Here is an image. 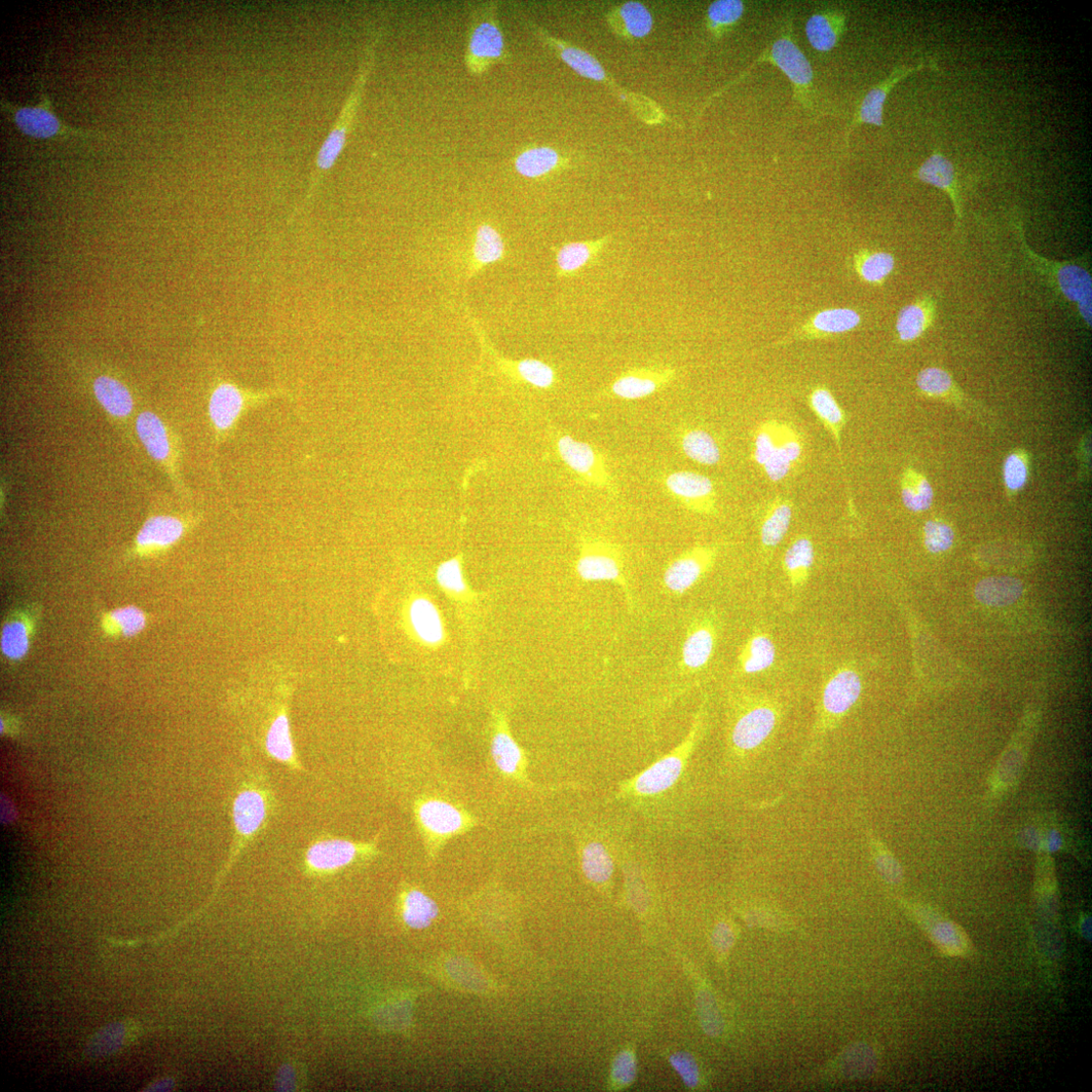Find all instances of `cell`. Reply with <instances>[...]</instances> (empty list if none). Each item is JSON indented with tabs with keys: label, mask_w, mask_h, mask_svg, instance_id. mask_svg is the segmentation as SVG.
<instances>
[{
	"label": "cell",
	"mask_w": 1092,
	"mask_h": 1092,
	"mask_svg": "<svg viewBox=\"0 0 1092 1092\" xmlns=\"http://www.w3.org/2000/svg\"><path fill=\"white\" fill-rule=\"evenodd\" d=\"M381 37V30H375L371 32L369 40L363 50L353 91L344 106L341 116H339L334 128L319 150L316 158V167L310 181L308 194L303 203L292 213L291 219L305 211V208L308 207L311 200L314 198L320 181H322L324 175L335 165L339 157H341L344 152L369 74L374 65L376 47H378Z\"/></svg>",
	"instance_id": "6da1fadb"
},
{
	"label": "cell",
	"mask_w": 1092,
	"mask_h": 1092,
	"mask_svg": "<svg viewBox=\"0 0 1092 1092\" xmlns=\"http://www.w3.org/2000/svg\"><path fill=\"white\" fill-rule=\"evenodd\" d=\"M862 693L859 674L852 668L842 667L825 683L810 741L797 771L802 774L815 754L827 734L835 730L855 706Z\"/></svg>",
	"instance_id": "7a4b0ae2"
},
{
	"label": "cell",
	"mask_w": 1092,
	"mask_h": 1092,
	"mask_svg": "<svg viewBox=\"0 0 1092 1092\" xmlns=\"http://www.w3.org/2000/svg\"><path fill=\"white\" fill-rule=\"evenodd\" d=\"M509 59L496 3L475 7L470 18L465 64L473 77H481Z\"/></svg>",
	"instance_id": "3957f363"
},
{
	"label": "cell",
	"mask_w": 1092,
	"mask_h": 1092,
	"mask_svg": "<svg viewBox=\"0 0 1092 1092\" xmlns=\"http://www.w3.org/2000/svg\"><path fill=\"white\" fill-rule=\"evenodd\" d=\"M781 717L779 706L766 698H746L734 712L729 742L735 755L744 758L759 750L774 734Z\"/></svg>",
	"instance_id": "277c9868"
},
{
	"label": "cell",
	"mask_w": 1092,
	"mask_h": 1092,
	"mask_svg": "<svg viewBox=\"0 0 1092 1092\" xmlns=\"http://www.w3.org/2000/svg\"><path fill=\"white\" fill-rule=\"evenodd\" d=\"M1012 225L1018 232L1026 257L1038 271L1047 276L1049 281L1069 303L1076 306L1086 326L1091 328L1092 282L1090 274L1075 263L1052 261L1038 255L1026 242L1021 219L1013 215Z\"/></svg>",
	"instance_id": "5b68a950"
},
{
	"label": "cell",
	"mask_w": 1092,
	"mask_h": 1092,
	"mask_svg": "<svg viewBox=\"0 0 1092 1092\" xmlns=\"http://www.w3.org/2000/svg\"><path fill=\"white\" fill-rule=\"evenodd\" d=\"M803 453L802 437L789 424L771 420L756 432L754 459L771 482L783 481L801 461Z\"/></svg>",
	"instance_id": "8992f818"
},
{
	"label": "cell",
	"mask_w": 1092,
	"mask_h": 1092,
	"mask_svg": "<svg viewBox=\"0 0 1092 1092\" xmlns=\"http://www.w3.org/2000/svg\"><path fill=\"white\" fill-rule=\"evenodd\" d=\"M793 19L787 20L780 31V36L752 63L740 79H743L758 63L770 62L785 73L793 84L795 98L804 107L812 109L814 74L808 59L793 40Z\"/></svg>",
	"instance_id": "52a82bcc"
},
{
	"label": "cell",
	"mask_w": 1092,
	"mask_h": 1092,
	"mask_svg": "<svg viewBox=\"0 0 1092 1092\" xmlns=\"http://www.w3.org/2000/svg\"><path fill=\"white\" fill-rule=\"evenodd\" d=\"M705 717L704 703L696 714L693 726L684 741L671 751L669 755L633 778L630 784L624 788L625 793L631 791L633 795L639 797H652L671 788L682 775L686 763L702 736Z\"/></svg>",
	"instance_id": "ba28073f"
},
{
	"label": "cell",
	"mask_w": 1092,
	"mask_h": 1092,
	"mask_svg": "<svg viewBox=\"0 0 1092 1092\" xmlns=\"http://www.w3.org/2000/svg\"><path fill=\"white\" fill-rule=\"evenodd\" d=\"M578 576L586 582L609 581L616 583L632 605V596L625 573V555L622 546L598 537H583L576 563Z\"/></svg>",
	"instance_id": "9c48e42d"
},
{
	"label": "cell",
	"mask_w": 1092,
	"mask_h": 1092,
	"mask_svg": "<svg viewBox=\"0 0 1092 1092\" xmlns=\"http://www.w3.org/2000/svg\"><path fill=\"white\" fill-rule=\"evenodd\" d=\"M40 102L35 105H15L2 100V108L12 122L24 135L37 139L77 137L82 139L101 138L97 132L69 127L55 114L51 100L42 85Z\"/></svg>",
	"instance_id": "30bf717a"
},
{
	"label": "cell",
	"mask_w": 1092,
	"mask_h": 1092,
	"mask_svg": "<svg viewBox=\"0 0 1092 1092\" xmlns=\"http://www.w3.org/2000/svg\"><path fill=\"white\" fill-rule=\"evenodd\" d=\"M280 394V391L245 390L232 383L219 385L209 402V416L216 432L220 436L227 435L246 412Z\"/></svg>",
	"instance_id": "8fae6325"
},
{
	"label": "cell",
	"mask_w": 1092,
	"mask_h": 1092,
	"mask_svg": "<svg viewBox=\"0 0 1092 1092\" xmlns=\"http://www.w3.org/2000/svg\"><path fill=\"white\" fill-rule=\"evenodd\" d=\"M556 446L563 463L585 483L616 494V483L608 467L606 456L598 448L570 435L559 437Z\"/></svg>",
	"instance_id": "7c38bea8"
},
{
	"label": "cell",
	"mask_w": 1092,
	"mask_h": 1092,
	"mask_svg": "<svg viewBox=\"0 0 1092 1092\" xmlns=\"http://www.w3.org/2000/svg\"><path fill=\"white\" fill-rule=\"evenodd\" d=\"M416 813L421 831L430 844L438 845L475 825L466 811L441 800H421L417 804Z\"/></svg>",
	"instance_id": "4fadbf2b"
},
{
	"label": "cell",
	"mask_w": 1092,
	"mask_h": 1092,
	"mask_svg": "<svg viewBox=\"0 0 1092 1092\" xmlns=\"http://www.w3.org/2000/svg\"><path fill=\"white\" fill-rule=\"evenodd\" d=\"M668 494L686 510L700 515L717 514V489L704 475L680 471L663 478Z\"/></svg>",
	"instance_id": "5bb4252c"
},
{
	"label": "cell",
	"mask_w": 1092,
	"mask_h": 1092,
	"mask_svg": "<svg viewBox=\"0 0 1092 1092\" xmlns=\"http://www.w3.org/2000/svg\"><path fill=\"white\" fill-rule=\"evenodd\" d=\"M719 551L717 546H697L674 558L664 573L666 590L674 596L685 594L711 571Z\"/></svg>",
	"instance_id": "9a60e30c"
},
{
	"label": "cell",
	"mask_w": 1092,
	"mask_h": 1092,
	"mask_svg": "<svg viewBox=\"0 0 1092 1092\" xmlns=\"http://www.w3.org/2000/svg\"><path fill=\"white\" fill-rule=\"evenodd\" d=\"M675 379L669 366L632 367L623 371L607 390L608 396L633 401L650 397Z\"/></svg>",
	"instance_id": "2e32d148"
},
{
	"label": "cell",
	"mask_w": 1092,
	"mask_h": 1092,
	"mask_svg": "<svg viewBox=\"0 0 1092 1092\" xmlns=\"http://www.w3.org/2000/svg\"><path fill=\"white\" fill-rule=\"evenodd\" d=\"M718 628L714 616L705 614L689 625L681 652V670L694 673L704 669L717 645Z\"/></svg>",
	"instance_id": "e0dca14e"
},
{
	"label": "cell",
	"mask_w": 1092,
	"mask_h": 1092,
	"mask_svg": "<svg viewBox=\"0 0 1092 1092\" xmlns=\"http://www.w3.org/2000/svg\"><path fill=\"white\" fill-rule=\"evenodd\" d=\"M914 176L947 194L953 205L957 228H960L963 218L962 196L958 174L953 162L941 154L937 148H934L931 155L915 172Z\"/></svg>",
	"instance_id": "ac0fdd59"
},
{
	"label": "cell",
	"mask_w": 1092,
	"mask_h": 1092,
	"mask_svg": "<svg viewBox=\"0 0 1092 1092\" xmlns=\"http://www.w3.org/2000/svg\"><path fill=\"white\" fill-rule=\"evenodd\" d=\"M406 620L414 639L425 647L441 646L445 639V627L438 608L424 596L410 601L406 610Z\"/></svg>",
	"instance_id": "d6986e66"
},
{
	"label": "cell",
	"mask_w": 1092,
	"mask_h": 1092,
	"mask_svg": "<svg viewBox=\"0 0 1092 1092\" xmlns=\"http://www.w3.org/2000/svg\"><path fill=\"white\" fill-rule=\"evenodd\" d=\"M926 67L933 68L934 65L921 63L914 67L901 66L895 68L886 80L866 95L850 125L846 141H848V137L859 125L869 124L880 128L883 127L884 103L892 89L903 79L909 77L910 74Z\"/></svg>",
	"instance_id": "ffe728a7"
},
{
	"label": "cell",
	"mask_w": 1092,
	"mask_h": 1092,
	"mask_svg": "<svg viewBox=\"0 0 1092 1092\" xmlns=\"http://www.w3.org/2000/svg\"><path fill=\"white\" fill-rule=\"evenodd\" d=\"M371 846L345 840L322 841L308 850L306 861L316 872H332L346 867L361 853L370 852Z\"/></svg>",
	"instance_id": "44dd1931"
},
{
	"label": "cell",
	"mask_w": 1092,
	"mask_h": 1092,
	"mask_svg": "<svg viewBox=\"0 0 1092 1092\" xmlns=\"http://www.w3.org/2000/svg\"><path fill=\"white\" fill-rule=\"evenodd\" d=\"M606 236L594 241L569 242L555 251V275L558 280L577 276L582 270L596 265L610 243Z\"/></svg>",
	"instance_id": "7402d4cb"
},
{
	"label": "cell",
	"mask_w": 1092,
	"mask_h": 1092,
	"mask_svg": "<svg viewBox=\"0 0 1092 1092\" xmlns=\"http://www.w3.org/2000/svg\"><path fill=\"white\" fill-rule=\"evenodd\" d=\"M505 255L504 239L494 225L487 223L479 225L474 235L466 280H472L486 267L502 261Z\"/></svg>",
	"instance_id": "603a6c76"
},
{
	"label": "cell",
	"mask_w": 1092,
	"mask_h": 1092,
	"mask_svg": "<svg viewBox=\"0 0 1092 1092\" xmlns=\"http://www.w3.org/2000/svg\"><path fill=\"white\" fill-rule=\"evenodd\" d=\"M185 533L183 521L172 516H157L148 519L136 539L137 549L152 552L165 549L176 544Z\"/></svg>",
	"instance_id": "cb8c5ba5"
},
{
	"label": "cell",
	"mask_w": 1092,
	"mask_h": 1092,
	"mask_svg": "<svg viewBox=\"0 0 1092 1092\" xmlns=\"http://www.w3.org/2000/svg\"><path fill=\"white\" fill-rule=\"evenodd\" d=\"M846 28V16L837 10L813 14L807 21L805 32L811 47L818 52H830L839 43Z\"/></svg>",
	"instance_id": "d4e9b609"
},
{
	"label": "cell",
	"mask_w": 1092,
	"mask_h": 1092,
	"mask_svg": "<svg viewBox=\"0 0 1092 1092\" xmlns=\"http://www.w3.org/2000/svg\"><path fill=\"white\" fill-rule=\"evenodd\" d=\"M935 307V300L927 295L902 308L896 322L900 341L903 343L917 341L932 324Z\"/></svg>",
	"instance_id": "484cf974"
},
{
	"label": "cell",
	"mask_w": 1092,
	"mask_h": 1092,
	"mask_svg": "<svg viewBox=\"0 0 1092 1092\" xmlns=\"http://www.w3.org/2000/svg\"><path fill=\"white\" fill-rule=\"evenodd\" d=\"M491 751L494 763L502 774L513 779L525 780L524 752L503 722L492 738Z\"/></svg>",
	"instance_id": "4316f807"
},
{
	"label": "cell",
	"mask_w": 1092,
	"mask_h": 1092,
	"mask_svg": "<svg viewBox=\"0 0 1092 1092\" xmlns=\"http://www.w3.org/2000/svg\"><path fill=\"white\" fill-rule=\"evenodd\" d=\"M265 798L253 789L242 791L233 805V818L236 830L243 837L254 836L267 817Z\"/></svg>",
	"instance_id": "83f0119b"
},
{
	"label": "cell",
	"mask_w": 1092,
	"mask_h": 1092,
	"mask_svg": "<svg viewBox=\"0 0 1092 1092\" xmlns=\"http://www.w3.org/2000/svg\"><path fill=\"white\" fill-rule=\"evenodd\" d=\"M677 439L682 453L694 463L711 467L722 461V449L718 440L704 429H684Z\"/></svg>",
	"instance_id": "f1b7e54d"
},
{
	"label": "cell",
	"mask_w": 1092,
	"mask_h": 1092,
	"mask_svg": "<svg viewBox=\"0 0 1092 1092\" xmlns=\"http://www.w3.org/2000/svg\"><path fill=\"white\" fill-rule=\"evenodd\" d=\"M809 404L817 418L834 437L839 450L840 460L843 462L841 457V438L842 431L847 421L844 410L833 394L824 388H817L811 392L809 395Z\"/></svg>",
	"instance_id": "f546056e"
},
{
	"label": "cell",
	"mask_w": 1092,
	"mask_h": 1092,
	"mask_svg": "<svg viewBox=\"0 0 1092 1092\" xmlns=\"http://www.w3.org/2000/svg\"><path fill=\"white\" fill-rule=\"evenodd\" d=\"M776 659V647L773 639L766 633L752 634L739 657V672L743 674H754L771 668Z\"/></svg>",
	"instance_id": "4dcf8cb0"
},
{
	"label": "cell",
	"mask_w": 1092,
	"mask_h": 1092,
	"mask_svg": "<svg viewBox=\"0 0 1092 1092\" xmlns=\"http://www.w3.org/2000/svg\"><path fill=\"white\" fill-rule=\"evenodd\" d=\"M814 563V546L806 537H801L785 552L783 564L788 580L795 590L802 589L809 578Z\"/></svg>",
	"instance_id": "1f68e13d"
},
{
	"label": "cell",
	"mask_w": 1092,
	"mask_h": 1092,
	"mask_svg": "<svg viewBox=\"0 0 1092 1092\" xmlns=\"http://www.w3.org/2000/svg\"><path fill=\"white\" fill-rule=\"evenodd\" d=\"M539 35L546 41L547 45L554 48L560 59L577 72L581 77L602 82L607 78V73L604 67L592 55L576 47H570L554 39L548 33H545L539 30Z\"/></svg>",
	"instance_id": "d6a6232c"
},
{
	"label": "cell",
	"mask_w": 1092,
	"mask_h": 1092,
	"mask_svg": "<svg viewBox=\"0 0 1092 1092\" xmlns=\"http://www.w3.org/2000/svg\"><path fill=\"white\" fill-rule=\"evenodd\" d=\"M1024 587L1020 580L1009 577H992L979 583L975 597L982 605L992 608H1005L1014 604L1023 595Z\"/></svg>",
	"instance_id": "836d02e7"
},
{
	"label": "cell",
	"mask_w": 1092,
	"mask_h": 1092,
	"mask_svg": "<svg viewBox=\"0 0 1092 1092\" xmlns=\"http://www.w3.org/2000/svg\"><path fill=\"white\" fill-rule=\"evenodd\" d=\"M793 504L787 499L777 498L769 506L761 524V543L766 550L774 549L787 535L793 520Z\"/></svg>",
	"instance_id": "e575fe53"
},
{
	"label": "cell",
	"mask_w": 1092,
	"mask_h": 1092,
	"mask_svg": "<svg viewBox=\"0 0 1092 1092\" xmlns=\"http://www.w3.org/2000/svg\"><path fill=\"white\" fill-rule=\"evenodd\" d=\"M136 429L148 453L158 461L165 462L170 456V443L166 428L152 412L140 414Z\"/></svg>",
	"instance_id": "d590c367"
},
{
	"label": "cell",
	"mask_w": 1092,
	"mask_h": 1092,
	"mask_svg": "<svg viewBox=\"0 0 1092 1092\" xmlns=\"http://www.w3.org/2000/svg\"><path fill=\"white\" fill-rule=\"evenodd\" d=\"M560 164V157L550 147H535L525 150L515 160L516 171L526 178H541L554 171Z\"/></svg>",
	"instance_id": "8d00e7d4"
},
{
	"label": "cell",
	"mask_w": 1092,
	"mask_h": 1092,
	"mask_svg": "<svg viewBox=\"0 0 1092 1092\" xmlns=\"http://www.w3.org/2000/svg\"><path fill=\"white\" fill-rule=\"evenodd\" d=\"M438 916L435 901L424 892L417 889L405 893L402 901V917L412 929H425Z\"/></svg>",
	"instance_id": "74e56055"
},
{
	"label": "cell",
	"mask_w": 1092,
	"mask_h": 1092,
	"mask_svg": "<svg viewBox=\"0 0 1092 1092\" xmlns=\"http://www.w3.org/2000/svg\"><path fill=\"white\" fill-rule=\"evenodd\" d=\"M94 390L97 400L110 416L124 418L132 412V397L120 382L107 376H100L95 382Z\"/></svg>",
	"instance_id": "f35d334b"
},
{
	"label": "cell",
	"mask_w": 1092,
	"mask_h": 1092,
	"mask_svg": "<svg viewBox=\"0 0 1092 1092\" xmlns=\"http://www.w3.org/2000/svg\"><path fill=\"white\" fill-rule=\"evenodd\" d=\"M861 323L860 315L851 309L824 310L805 326L808 335H831L849 332Z\"/></svg>",
	"instance_id": "ab89813d"
},
{
	"label": "cell",
	"mask_w": 1092,
	"mask_h": 1092,
	"mask_svg": "<svg viewBox=\"0 0 1092 1092\" xmlns=\"http://www.w3.org/2000/svg\"><path fill=\"white\" fill-rule=\"evenodd\" d=\"M582 867L586 877L595 884H605L614 870L609 850L599 842L587 844L582 852Z\"/></svg>",
	"instance_id": "60d3db41"
},
{
	"label": "cell",
	"mask_w": 1092,
	"mask_h": 1092,
	"mask_svg": "<svg viewBox=\"0 0 1092 1092\" xmlns=\"http://www.w3.org/2000/svg\"><path fill=\"white\" fill-rule=\"evenodd\" d=\"M901 498L909 510L922 512L928 510L932 503V488L924 476L908 469L901 479Z\"/></svg>",
	"instance_id": "b9f144b4"
},
{
	"label": "cell",
	"mask_w": 1092,
	"mask_h": 1092,
	"mask_svg": "<svg viewBox=\"0 0 1092 1092\" xmlns=\"http://www.w3.org/2000/svg\"><path fill=\"white\" fill-rule=\"evenodd\" d=\"M145 613L135 607L112 610L102 618V628L110 635L132 637L142 632L146 626Z\"/></svg>",
	"instance_id": "7bdbcfd3"
},
{
	"label": "cell",
	"mask_w": 1092,
	"mask_h": 1092,
	"mask_svg": "<svg viewBox=\"0 0 1092 1092\" xmlns=\"http://www.w3.org/2000/svg\"><path fill=\"white\" fill-rule=\"evenodd\" d=\"M855 263L862 280L872 285L882 284L895 268L893 255L886 252H861Z\"/></svg>",
	"instance_id": "ee69618b"
},
{
	"label": "cell",
	"mask_w": 1092,
	"mask_h": 1092,
	"mask_svg": "<svg viewBox=\"0 0 1092 1092\" xmlns=\"http://www.w3.org/2000/svg\"><path fill=\"white\" fill-rule=\"evenodd\" d=\"M266 746L274 759L287 764L294 763L290 726L286 713L279 714L272 724L267 735Z\"/></svg>",
	"instance_id": "f6af8a7d"
},
{
	"label": "cell",
	"mask_w": 1092,
	"mask_h": 1092,
	"mask_svg": "<svg viewBox=\"0 0 1092 1092\" xmlns=\"http://www.w3.org/2000/svg\"><path fill=\"white\" fill-rule=\"evenodd\" d=\"M31 624L24 618L7 622L2 631L0 646L6 658L12 661L23 659L30 649Z\"/></svg>",
	"instance_id": "bcb514c9"
},
{
	"label": "cell",
	"mask_w": 1092,
	"mask_h": 1092,
	"mask_svg": "<svg viewBox=\"0 0 1092 1092\" xmlns=\"http://www.w3.org/2000/svg\"><path fill=\"white\" fill-rule=\"evenodd\" d=\"M513 369L522 382L538 389L548 390L556 382L554 369L539 359H521L514 363Z\"/></svg>",
	"instance_id": "7dc6e473"
},
{
	"label": "cell",
	"mask_w": 1092,
	"mask_h": 1092,
	"mask_svg": "<svg viewBox=\"0 0 1092 1092\" xmlns=\"http://www.w3.org/2000/svg\"><path fill=\"white\" fill-rule=\"evenodd\" d=\"M439 586L450 596L462 598L468 593L461 561L458 558L448 559L440 564L436 572Z\"/></svg>",
	"instance_id": "c3c4849f"
},
{
	"label": "cell",
	"mask_w": 1092,
	"mask_h": 1092,
	"mask_svg": "<svg viewBox=\"0 0 1092 1092\" xmlns=\"http://www.w3.org/2000/svg\"><path fill=\"white\" fill-rule=\"evenodd\" d=\"M620 15L627 32L635 37H645L653 30V16L643 4L626 3L621 7Z\"/></svg>",
	"instance_id": "681fc988"
},
{
	"label": "cell",
	"mask_w": 1092,
	"mask_h": 1092,
	"mask_svg": "<svg viewBox=\"0 0 1092 1092\" xmlns=\"http://www.w3.org/2000/svg\"><path fill=\"white\" fill-rule=\"evenodd\" d=\"M931 934L934 943L945 953L952 956L965 954L968 950L967 938L959 928L949 923H940L933 927Z\"/></svg>",
	"instance_id": "f907efd6"
},
{
	"label": "cell",
	"mask_w": 1092,
	"mask_h": 1092,
	"mask_svg": "<svg viewBox=\"0 0 1092 1092\" xmlns=\"http://www.w3.org/2000/svg\"><path fill=\"white\" fill-rule=\"evenodd\" d=\"M697 1009L705 1033L711 1037L720 1036L724 1030V1023L718 1004L709 991L702 990L699 992Z\"/></svg>",
	"instance_id": "816d5d0a"
},
{
	"label": "cell",
	"mask_w": 1092,
	"mask_h": 1092,
	"mask_svg": "<svg viewBox=\"0 0 1092 1092\" xmlns=\"http://www.w3.org/2000/svg\"><path fill=\"white\" fill-rule=\"evenodd\" d=\"M919 389L929 395L943 397L954 389L952 376L944 369L928 367L922 370L917 379Z\"/></svg>",
	"instance_id": "f5cc1de1"
},
{
	"label": "cell",
	"mask_w": 1092,
	"mask_h": 1092,
	"mask_svg": "<svg viewBox=\"0 0 1092 1092\" xmlns=\"http://www.w3.org/2000/svg\"><path fill=\"white\" fill-rule=\"evenodd\" d=\"M743 12L744 5L740 0H719L710 5L707 17L710 27L719 30L738 23Z\"/></svg>",
	"instance_id": "db71d44e"
},
{
	"label": "cell",
	"mask_w": 1092,
	"mask_h": 1092,
	"mask_svg": "<svg viewBox=\"0 0 1092 1092\" xmlns=\"http://www.w3.org/2000/svg\"><path fill=\"white\" fill-rule=\"evenodd\" d=\"M875 1059L867 1047L851 1049L843 1059V1070L850 1076L868 1075L874 1068Z\"/></svg>",
	"instance_id": "11a10c76"
},
{
	"label": "cell",
	"mask_w": 1092,
	"mask_h": 1092,
	"mask_svg": "<svg viewBox=\"0 0 1092 1092\" xmlns=\"http://www.w3.org/2000/svg\"><path fill=\"white\" fill-rule=\"evenodd\" d=\"M954 542L951 527L943 522L929 521L925 526V544L933 553L948 550Z\"/></svg>",
	"instance_id": "9f6ffc18"
},
{
	"label": "cell",
	"mask_w": 1092,
	"mask_h": 1092,
	"mask_svg": "<svg viewBox=\"0 0 1092 1092\" xmlns=\"http://www.w3.org/2000/svg\"><path fill=\"white\" fill-rule=\"evenodd\" d=\"M870 846L876 861L877 868L884 879L892 884L899 883L902 878V871L897 861L876 839H870Z\"/></svg>",
	"instance_id": "6f0895ef"
},
{
	"label": "cell",
	"mask_w": 1092,
	"mask_h": 1092,
	"mask_svg": "<svg viewBox=\"0 0 1092 1092\" xmlns=\"http://www.w3.org/2000/svg\"><path fill=\"white\" fill-rule=\"evenodd\" d=\"M671 1065L679 1074L689 1088H695L699 1083V1068L690 1056L686 1052H677L673 1054L670 1058Z\"/></svg>",
	"instance_id": "680465c9"
},
{
	"label": "cell",
	"mask_w": 1092,
	"mask_h": 1092,
	"mask_svg": "<svg viewBox=\"0 0 1092 1092\" xmlns=\"http://www.w3.org/2000/svg\"><path fill=\"white\" fill-rule=\"evenodd\" d=\"M636 1075V1061L633 1053L623 1051L616 1057L612 1066V1079L617 1086L625 1087L631 1084Z\"/></svg>",
	"instance_id": "91938a15"
},
{
	"label": "cell",
	"mask_w": 1092,
	"mask_h": 1092,
	"mask_svg": "<svg viewBox=\"0 0 1092 1092\" xmlns=\"http://www.w3.org/2000/svg\"><path fill=\"white\" fill-rule=\"evenodd\" d=\"M1028 470L1024 459L1018 455H1011L1004 464V481L1011 491L1021 488L1027 481Z\"/></svg>",
	"instance_id": "94428289"
},
{
	"label": "cell",
	"mask_w": 1092,
	"mask_h": 1092,
	"mask_svg": "<svg viewBox=\"0 0 1092 1092\" xmlns=\"http://www.w3.org/2000/svg\"><path fill=\"white\" fill-rule=\"evenodd\" d=\"M735 931L728 923H720L715 927L712 934V943L715 951L727 954L735 943Z\"/></svg>",
	"instance_id": "6125c7cd"
}]
</instances>
